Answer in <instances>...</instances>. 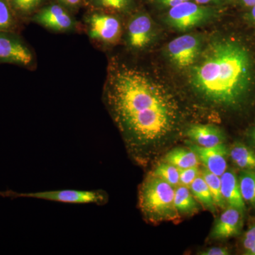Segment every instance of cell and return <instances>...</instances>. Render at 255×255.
<instances>
[{"label":"cell","instance_id":"obj_1","mask_svg":"<svg viewBox=\"0 0 255 255\" xmlns=\"http://www.w3.org/2000/svg\"><path fill=\"white\" fill-rule=\"evenodd\" d=\"M105 100L128 150L135 158L143 157L177 127L179 107L173 96L137 69H112Z\"/></svg>","mask_w":255,"mask_h":255},{"label":"cell","instance_id":"obj_2","mask_svg":"<svg viewBox=\"0 0 255 255\" xmlns=\"http://www.w3.org/2000/svg\"><path fill=\"white\" fill-rule=\"evenodd\" d=\"M249 52L232 40H214L201 51L190 72V83L204 100L234 107L244 101L253 82Z\"/></svg>","mask_w":255,"mask_h":255},{"label":"cell","instance_id":"obj_3","mask_svg":"<svg viewBox=\"0 0 255 255\" xmlns=\"http://www.w3.org/2000/svg\"><path fill=\"white\" fill-rule=\"evenodd\" d=\"M138 204L142 214L152 223L172 221L179 217L174 206V189L151 173L140 185Z\"/></svg>","mask_w":255,"mask_h":255},{"label":"cell","instance_id":"obj_4","mask_svg":"<svg viewBox=\"0 0 255 255\" xmlns=\"http://www.w3.org/2000/svg\"><path fill=\"white\" fill-rule=\"evenodd\" d=\"M0 196L10 199L27 198L64 203L70 204H94L104 205L108 201V196L102 190H77V189H61V190L37 191V192L19 193L11 190L0 191Z\"/></svg>","mask_w":255,"mask_h":255},{"label":"cell","instance_id":"obj_5","mask_svg":"<svg viewBox=\"0 0 255 255\" xmlns=\"http://www.w3.org/2000/svg\"><path fill=\"white\" fill-rule=\"evenodd\" d=\"M211 14L209 8L197 3L184 1L169 9L167 21L172 27L184 31L204 23Z\"/></svg>","mask_w":255,"mask_h":255},{"label":"cell","instance_id":"obj_6","mask_svg":"<svg viewBox=\"0 0 255 255\" xmlns=\"http://www.w3.org/2000/svg\"><path fill=\"white\" fill-rule=\"evenodd\" d=\"M201 52L200 40L192 35H184L174 38L167 46L171 61L180 69L192 66Z\"/></svg>","mask_w":255,"mask_h":255},{"label":"cell","instance_id":"obj_7","mask_svg":"<svg viewBox=\"0 0 255 255\" xmlns=\"http://www.w3.org/2000/svg\"><path fill=\"white\" fill-rule=\"evenodd\" d=\"M32 61L31 50L14 31L0 32V63L28 66Z\"/></svg>","mask_w":255,"mask_h":255},{"label":"cell","instance_id":"obj_8","mask_svg":"<svg viewBox=\"0 0 255 255\" xmlns=\"http://www.w3.org/2000/svg\"><path fill=\"white\" fill-rule=\"evenodd\" d=\"M189 148L195 152L199 161L213 173L221 177L227 170L228 150L224 143L213 147H201L191 144Z\"/></svg>","mask_w":255,"mask_h":255},{"label":"cell","instance_id":"obj_9","mask_svg":"<svg viewBox=\"0 0 255 255\" xmlns=\"http://www.w3.org/2000/svg\"><path fill=\"white\" fill-rule=\"evenodd\" d=\"M243 226V214L229 206L216 220L210 238L214 240H225L236 237L241 234Z\"/></svg>","mask_w":255,"mask_h":255},{"label":"cell","instance_id":"obj_10","mask_svg":"<svg viewBox=\"0 0 255 255\" xmlns=\"http://www.w3.org/2000/svg\"><path fill=\"white\" fill-rule=\"evenodd\" d=\"M90 26V36L101 41L113 42L119 38L121 33L119 20L109 15H92Z\"/></svg>","mask_w":255,"mask_h":255},{"label":"cell","instance_id":"obj_11","mask_svg":"<svg viewBox=\"0 0 255 255\" xmlns=\"http://www.w3.org/2000/svg\"><path fill=\"white\" fill-rule=\"evenodd\" d=\"M187 135L196 145L201 147H213L224 143L226 140L224 132L219 127L209 124L191 126L188 128Z\"/></svg>","mask_w":255,"mask_h":255},{"label":"cell","instance_id":"obj_12","mask_svg":"<svg viewBox=\"0 0 255 255\" xmlns=\"http://www.w3.org/2000/svg\"><path fill=\"white\" fill-rule=\"evenodd\" d=\"M221 193L226 204L244 214L246 207L242 196L239 179L232 170H226L221 177Z\"/></svg>","mask_w":255,"mask_h":255},{"label":"cell","instance_id":"obj_13","mask_svg":"<svg viewBox=\"0 0 255 255\" xmlns=\"http://www.w3.org/2000/svg\"><path fill=\"white\" fill-rule=\"evenodd\" d=\"M35 21L55 31H64L73 26L72 18L59 5L54 4L42 10L34 17Z\"/></svg>","mask_w":255,"mask_h":255},{"label":"cell","instance_id":"obj_14","mask_svg":"<svg viewBox=\"0 0 255 255\" xmlns=\"http://www.w3.org/2000/svg\"><path fill=\"white\" fill-rule=\"evenodd\" d=\"M128 41L137 49L144 48L152 38V22L146 15H139L130 21L128 26Z\"/></svg>","mask_w":255,"mask_h":255},{"label":"cell","instance_id":"obj_15","mask_svg":"<svg viewBox=\"0 0 255 255\" xmlns=\"http://www.w3.org/2000/svg\"><path fill=\"white\" fill-rule=\"evenodd\" d=\"M164 161L177 168L196 167L199 163V159L195 152L186 147H176L169 151L164 157Z\"/></svg>","mask_w":255,"mask_h":255},{"label":"cell","instance_id":"obj_16","mask_svg":"<svg viewBox=\"0 0 255 255\" xmlns=\"http://www.w3.org/2000/svg\"><path fill=\"white\" fill-rule=\"evenodd\" d=\"M233 162L244 170H255V152L248 146L236 142L230 150Z\"/></svg>","mask_w":255,"mask_h":255},{"label":"cell","instance_id":"obj_17","mask_svg":"<svg viewBox=\"0 0 255 255\" xmlns=\"http://www.w3.org/2000/svg\"><path fill=\"white\" fill-rule=\"evenodd\" d=\"M174 206L178 214H192L199 211V205L189 188L178 186L174 189Z\"/></svg>","mask_w":255,"mask_h":255},{"label":"cell","instance_id":"obj_18","mask_svg":"<svg viewBox=\"0 0 255 255\" xmlns=\"http://www.w3.org/2000/svg\"><path fill=\"white\" fill-rule=\"evenodd\" d=\"M191 192L196 200L209 211L215 212L216 205L207 184L203 177H197L190 186Z\"/></svg>","mask_w":255,"mask_h":255},{"label":"cell","instance_id":"obj_19","mask_svg":"<svg viewBox=\"0 0 255 255\" xmlns=\"http://www.w3.org/2000/svg\"><path fill=\"white\" fill-rule=\"evenodd\" d=\"M238 179L243 199L255 208V170L243 171Z\"/></svg>","mask_w":255,"mask_h":255},{"label":"cell","instance_id":"obj_20","mask_svg":"<svg viewBox=\"0 0 255 255\" xmlns=\"http://www.w3.org/2000/svg\"><path fill=\"white\" fill-rule=\"evenodd\" d=\"M201 174L209 188L215 205L221 208L225 207L226 203L221 193V177L213 173L206 167L201 171Z\"/></svg>","mask_w":255,"mask_h":255},{"label":"cell","instance_id":"obj_21","mask_svg":"<svg viewBox=\"0 0 255 255\" xmlns=\"http://www.w3.org/2000/svg\"><path fill=\"white\" fill-rule=\"evenodd\" d=\"M16 26V18L9 1L0 0V32L14 31Z\"/></svg>","mask_w":255,"mask_h":255},{"label":"cell","instance_id":"obj_22","mask_svg":"<svg viewBox=\"0 0 255 255\" xmlns=\"http://www.w3.org/2000/svg\"><path fill=\"white\" fill-rule=\"evenodd\" d=\"M152 174L163 179L173 187H178L180 184L177 167L167 162L159 164Z\"/></svg>","mask_w":255,"mask_h":255},{"label":"cell","instance_id":"obj_23","mask_svg":"<svg viewBox=\"0 0 255 255\" xmlns=\"http://www.w3.org/2000/svg\"><path fill=\"white\" fill-rule=\"evenodd\" d=\"M14 11L19 14H27L36 9L41 0H8Z\"/></svg>","mask_w":255,"mask_h":255},{"label":"cell","instance_id":"obj_24","mask_svg":"<svg viewBox=\"0 0 255 255\" xmlns=\"http://www.w3.org/2000/svg\"><path fill=\"white\" fill-rule=\"evenodd\" d=\"M178 170L181 185L187 188H190L191 184L199 175V169L197 166L189 168H178Z\"/></svg>","mask_w":255,"mask_h":255},{"label":"cell","instance_id":"obj_25","mask_svg":"<svg viewBox=\"0 0 255 255\" xmlns=\"http://www.w3.org/2000/svg\"><path fill=\"white\" fill-rule=\"evenodd\" d=\"M243 247L246 255H255V224L246 233L243 239Z\"/></svg>","mask_w":255,"mask_h":255},{"label":"cell","instance_id":"obj_26","mask_svg":"<svg viewBox=\"0 0 255 255\" xmlns=\"http://www.w3.org/2000/svg\"><path fill=\"white\" fill-rule=\"evenodd\" d=\"M128 1V0H99V2L104 7L116 10L124 9Z\"/></svg>","mask_w":255,"mask_h":255},{"label":"cell","instance_id":"obj_27","mask_svg":"<svg viewBox=\"0 0 255 255\" xmlns=\"http://www.w3.org/2000/svg\"><path fill=\"white\" fill-rule=\"evenodd\" d=\"M201 255H228L230 252L226 248H212L199 253Z\"/></svg>","mask_w":255,"mask_h":255},{"label":"cell","instance_id":"obj_28","mask_svg":"<svg viewBox=\"0 0 255 255\" xmlns=\"http://www.w3.org/2000/svg\"><path fill=\"white\" fill-rule=\"evenodd\" d=\"M189 1V0H159V1L162 4L167 6H170V7H173V6H177V5L181 4L184 1Z\"/></svg>","mask_w":255,"mask_h":255},{"label":"cell","instance_id":"obj_29","mask_svg":"<svg viewBox=\"0 0 255 255\" xmlns=\"http://www.w3.org/2000/svg\"><path fill=\"white\" fill-rule=\"evenodd\" d=\"M246 6H251V7H253V6H255V0H242Z\"/></svg>","mask_w":255,"mask_h":255},{"label":"cell","instance_id":"obj_30","mask_svg":"<svg viewBox=\"0 0 255 255\" xmlns=\"http://www.w3.org/2000/svg\"><path fill=\"white\" fill-rule=\"evenodd\" d=\"M62 1L68 4L75 5L78 4L80 0H62Z\"/></svg>","mask_w":255,"mask_h":255},{"label":"cell","instance_id":"obj_31","mask_svg":"<svg viewBox=\"0 0 255 255\" xmlns=\"http://www.w3.org/2000/svg\"><path fill=\"white\" fill-rule=\"evenodd\" d=\"M196 2L199 4H205L211 2V1H216V0H195Z\"/></svg>","mask_w":255,"mask_h":255},{"label":"cell","instance_id":"obj_32","mask_svg":"<svg viewBox=\"0 0 255 255\" xmlns=\"http://www.w3.org/2000/svg\"><path fill=\"white\" fill-rule=\"evenodd\" d=\"M251 137L252 141H253V143L255 145V127H254V128L253 129V130H252Z\"/></svg>","mask_w":255,"mask_h":255},{"label":"cell","instance_id":"obj_33","mask_svg":"<svg viewBox=\"0 0 255 255\" xmlns=\"http://www.w3.org/2000/svg\"><path fill=\"white\" fill-rule=\"evenodd\" d=\"M252 16L255 22V6H253V9H252Z\"/></svg>","mask_w":255,"mask_h":255}]
</instances>
